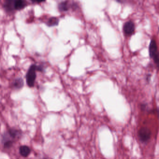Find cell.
Wrapping results in <instances>:
<instances>
[{
  "label": "cell",
  "mask_w": 159,
  "mask_h": 159,
  "mask_svg": "<svg viewBox=\"0 0 159 159\" xmlns=\"http://www.w3.org/2000/svg\"><path fill=\"white\" fill-rule=\"evenodd\" d=\"M151 135V132L147 128H143L139 131V136L141 141L146 142L149 140Z\"/></svg>",
  "instance_id": "7a4b0ae2"
},
{
  "label": "cell",
  "mask_w": 159,
  "mask_h": 159,
  "mask_svg": "<svg viewBox=\"0 0 159 159\" xmlns=\"http://www.w3.org/2000/svg\"><path fill=\"white\" fill-rule=\"evenodd\" d=\"M13 87L16 89H20L23 87L24 81L21 78H17L12 83Z\"/></svg>",
  "instance_id": "5b68a950"
},
{
  "label": "cell",
  "mask_w": 159,
  "mask_h": 159,
  "mask_svg": "<svg viewBox=\"0 0 159 159\" xmlns=\"http://www.w3.org/2000/svg\"><path fill=\"white\" fill-rule=\"evenodd\" d=\"M19 151L21 156L23 157H28L31 152L30 148L27 146H22L20 147V148Z\"/></svg>",
  "instance_id": "52a82bcc"
},
{
  "label": "cell",
  "mask_w": 159,
  "mask_h": 159,
  "mask_svg": "<svg viewBox=\"0 0 159 159\" xmlns=\"http://www.w3.org/2000/svg\"><path fill=\"white\" fill-rule=\"evenodd\" d=\"M26 5V2L24 0H14V7L17 10L22 9Z\"/></svg>",
  "instance_id": "8992f818"
},
{
  "label": "cell",
  "mask_w": 159,
  "mask_h": 159,
  "mask_svg": "<svg viewBox=\"0 0 159 159\" xmlns=\"http://www.w3.org/2000/svg\"><path fill=\"white\" fill-rule=\"evenodd\" d=\"M5 7L7 10H12L14 7V1L13 0H6L4 5Z\"/></svg>",
  "instance_id": "ba28073f"
},
{
  "label": "cell",
  "mask_w": 159,
  "mask_h": 159,
  "mask_svg": "<svg viewBox=\"0 0 159 159\" xmlns=\"http://www.w3.org/2000/svg\"><path fill=\"white\" fill-rule=\"evenodd\" d=\"M36 2H43L45 0H35Z\"/></svg>",
  "instance_id": "4fadbf2b"
},
{
  "label": "cell",
  "mask_w": 159,
  "mask_h": 159,
  "mask_svg": "<svg viewBox=\"0 0 159 159\" xmlns=\"http://www.w3.org/2000/svg\"><path fill=\"white\" fill-rule=\"evenodd\" d=\"M43 68L35 64L32 65L29 68L26 75V82L30 88L34 86L36 77V71H42Z\"/></svg>",
  "instance_id": "6da1fadb"
},
{
  "label": "cell",
  "mask_w": 159,
  "mask_h": 159,
  "mask_svg": "<svg viewBox=\"0 0 159 159\" xmlns=\"http://www.w3.org/2000/svg\"><path fill=\"white\" fill-rule=\"evenodd\" d=\"M58 22V19L56 17H52L49 19V20H48V24L49 26H55L57 25Z\"/></svg>",
  "instance_id": "9c48e42d"
},
{
  "label": "cell",
  "mask_w": 159,
  "mask_h": 159,
  "mask_svg": "<svg viewBox=\"0 0 159 159\" xmlns=\"http://www.w3.org/2000/svg\"><path fill=\"white\" fill-rule=\"evenodd\" d=\"M157 43L155 40H152L149 48V55L151 57H154V56L157 54Z\"/></svg>",
  "instance_id": "277c9868"
},
{
  "label": "cell",
  "mask_w": 159,
  "mask_h": 159,
  "mask_svg": "<svg viewBox=\"0 0 159 159\" xmlns=\"http://www.w3.org/2000/svg\"><path fill=\"white\" fill-rule=\"evenodd\" d=\"M153 58H154V60H155L157 66L159 68V52H157V54L155 55Z\"/></svg>",
  "instance_id": "8fae6325"
},
{
  "label": "cell",
  "mask_w": 159,
  "mask_h": 159,
  "mask_svg": "<svg viewBox=\"0 0 159 159\" xmlns=\"http://www.w3.org/2000/svg\"><path fill=\"white\" fill-rule=\"evenodd\" d=\"M59 8L61 11H67L69 9L68 3L67 2L61 3L59 5Z\"/></svg>",
  "instance_id": "30bf717a"
},
{
  "label": "cell",
  "mask_w": 159,
  "mask_h": 159,
  "mask_svg": "<svg viewBox=\"0 0 159 159\" xmlns=\"http://www.w3.org/2000/svg\"><path fill=\"white\" fill-rule=\"evenodd\" d=\"M123 30L127 35H131L134 32V25L131 21H128L125 23L123 27Z\"/></svg>",
  "instance_id": "3957f363"
},
{
  "label": "cell",
  "mask_w": 159,
  "mask_h": 159,
  "mask_svg": "<svg viewBox=\"0 0 159 159\" xmlns=\"http://www.w3.org/2000/svg\"><path fill=\"white\" fill-rule=\"evenodd\" d=\"M116 1L119 2H123L125 0H116Z\"/></svg>",
  "instance_id": "7c38bea8"
}]
</instances>
